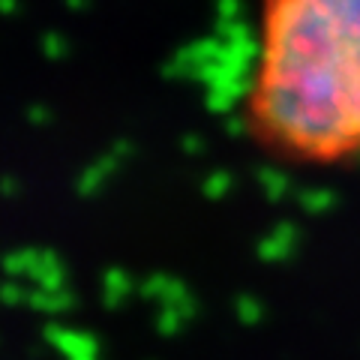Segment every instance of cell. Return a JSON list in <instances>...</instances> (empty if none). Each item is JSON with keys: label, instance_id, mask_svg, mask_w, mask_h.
<instances>
[{"label": "cell", "instance_id": "cell-1", "mask_svg": "<svg viewBox=\"0 0 360 360\" xmlns=\"http://www.w3.org/2000/svg\"><path fill=\"white\" fill-rule=\"evenodd\" d=\"M240 123L297 168L360 160V0H258Z\"/></svg>", "mask_w": 360, "mask_h": 360}]
</instances>
